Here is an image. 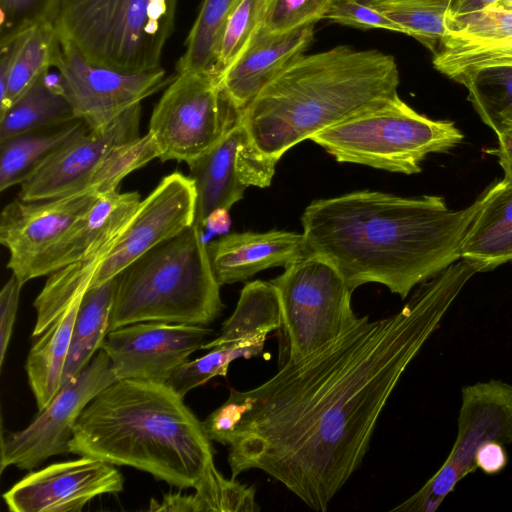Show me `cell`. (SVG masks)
<instances>
[{
    "mask_svg": "<svg viewBox=\"0 0 512 512\" xmlns=\"http://www.w3.org/2000/svg\"><path fill=\"white\" fill-rule=\"evenodd\" d=\"M474 274L459 260L423 282L396 313L361 317L339 339L284 362L259 386L231 389L202 421L210 440L230 447L231 478L260 469L325 512L362 463L408 365Z\"/></svg>",
    "mask_w": 512,
    "mask_h": 512,
    "instance_id": "1",
    "label": "cell"
},
{
    "mask_svg": "<svg viewBox=\"0 0 512 512\" xmlns=\"http://www.w3.org/2000/svg\"><path fill=\"white\" fill-rule=\"evenodd\" d=\"M480 195L460 210L441 196L362 190L311 202L301 216L312 253L328 259L352 291L379 283L405 299L418 284L461 259Z\"/></svg>",
    "mask_w": 512,
    "mask_h": 512,
    "instance_id": "2",
    "label": "cell"
},
{
    "mask_svg": "<svg viewBox=\"0 0 512 512\" xmlns=\"http://www.w3.org/2000/svg\"><path fill=\"white\" fill-rule=\"evenodd\" d=\"M69 453L130 466L180 489L214 463L202 422L167 384L117 380L80 413Z\"/></svg>",
    "mask_w": 512,
    "mask_h": 512,
    "instance_id": "3",
    "label": "cell"
},
{
    "mask_svg": "<svg viewBox=\"0 0 512 512\" xmlns=\"http://www.w3.org/2000/svg\"><path fill=\"white\" fill-rule=\"evenodd\" d=\"M395 58L340 45L303 55L241 114L256 147L279 160L296 144L398 97Z\"/></svg>",
    "mask_w": 512,
    "mask_h": 512,
    "instance_id": "4",
    "label": "cell"
},
{
    "mask_svg": "<svg viewBox=\"0 0 512 512\" xmlns=\"http://www.w3.org/2000/svg\"><path fill=\"white\" fill-rule=\"evenodd\" d=\"M109 332L139 322L207 326L223 309L202 229L195 223L117 276Z\"/></svg>",
    "mask_w": 512,
    "mask_h": 512,
    "instance_id": "5",
    "label": "cell"
},
{
    "mask_svg": "<svg viewBox=\"0 0 512 512\" xmlns=\"http://www.w3.org/2000/svg\"><path fill=\"white\" fill-rule=\"evenodd\" d=\"M178 0H59V38L88 61L139 73L161 68Z\"/></svg>",
    "mask_w": 512,
    "mask_h": 512,
    "instance_id": "6",
    "label": "cell"
},
{
    "mask_svg": "<svg viewBox=\"0 0 512 512\" xmlns=\"http://www.w3.org/2000/svg\"><path fill=\"white\" fill-rule=\"evenodd\" d=\"M464 135L448 120L416 112L399 96L354 115L310 137L338 162L356 163L390 172L415 174L431 153H444Z\"/></svg>",
    "mask_w": 512,
    "mask_h": 512,
    "instance_id": "7",
    "label": "cell"
},
{
    "mask_svg": "<svg viewBox=\"0 0 512 512\" xmlns=\"http://www.w3.org/2000/svg\"><path fill=\"white\" fill-rule=\"evenodd\" d=\"M271 283L281 304V328L288 342L286 361L323 349L361 320L352 309L353 291L338 269L319 254L288 265Z\"/></svg>",
    "mask_w": 512,
    "mask_h": 512,
    "instance_id": "8",
    "label": "cell"
},
{
    "mask_svg": "<svg viewBox=\"0 0 512 512\" xmlns=\"http://www.w3.org/2000/svg\"><path fill=\"white\" fill-rule=\"evenodd\" d=\"M241 114L212 72L177 73L155 105L150 132L162 162L187 165L217 144Z\"/></svg>",
    "mask_w": 512,
    "mask_h": 512,
    "instance_id": "9",
    "label": "cell"
},
{
    "mask_svg": "<svg viewBox=\"0 0 512 512\" xmlns=\"http://www.w3.org/2000/svg\"><path fill=\"white\" fill-rule=\"evenodd\" d=\"M457 423L455 443L440 469L392 511H436L458 482L477 470L474 457L484 442L512 443V386L500 380L464 386Z\"/></svg>",
    "mask_w": 512,
    "mask_h": 512,
    "instance_id": "10",
    "label": "cell"
},
{
    "mask_svg": "<svg viewBox=\"0 0 512 512\" xmlns=\"http://www.w3.org/2000/svg\"><path fill=\"white\" fill-rule=\"evenodd\" d=\"M115 381L111 360L100 349L88 366L61 387L25 429L2 435L1 472L9 466L31 470L54 455L69 453V441L80 413Z\"/></svg>",
    "mask_w": 512,
    "mask_h": 512,
    "instance_id": "11",
    "label": "cell"
},
{
    "mask_svg": "<svg viewBox=\"0 0 512 512\" xmlns=\"http://www.w3.org/2000/svg\"><path fill=\"white\" fill-rule=\"evenodd\" d=\"M60 39V38H59ZM54 67L76 116L90 130L100 129L172 81L159 69L128 73L88 61L71 43L60 39Z\"/></svg>",
    "mask_w": 512,
    "mask_h": 512,
    "instance_id": "12",
    "label": "cell"
},
{
    "mask_svg": "<svg viewBox=\"0 0 512 512\" xmlns=\"http://www.w3.org/2000/svg\"><path fill=\"white\" fill-rule=\"evenodd\" d=\"M278 161L256 147L239 119L217 144L188 164L197 194L194 223L203 229L213 210H229L249 186H270Z\"/></svg>",
    "mask_w": 512,
    "mask_h": 512,
    "instance_id": "13",
    "label": "cell"
},
{
    "mask_svg": "<svg viewBox=\"0 0 512 512\" xmlns=\"http://www.w3.org/2000/svg\"><path fill=\"white\" fill-rule=\"evenodd\" d=\"M197 194L193 180L173 172L141 201L132 220L98 267L89 288L116 277L145 252L194 224Z\"/></svg>",
    "mask_w": 512,
    "mask_h": 512,
    "instance_id": "14",
    "label": "cell"
},
{
    "mask_svg": "<svg viewBox=\"0 0 512 512\" xmlns=\"http://www.w3.org/2000/svg\"><path fill=\"white\" fill-rule=\"evenodd\" d=\"M213 334L201 325L139 322L108 332L101 349L108 354L117 380L166 384Z\"/></svg>",
    "mask_w": 512,
    "mask_h": 512,
    "instance_id": "15",
    "label": "cell"
},
{
    "mask_svg": "<svg viewBox=\"0 0 512 512\" xmlns=\"http://www.w3.org/2000/svg\"><path fill=\"white\" fill-rule=\"evenodd\" d=\"M93 188L43 200L8 203L0 217V243L9 251L7 268L24 285L37 261L97 201Z\"/></svg>",
    "mask_w": 512,
    "mask_h": 512,
    "instance_id": "16",
    "label": "cell"
},
{
    "mask_svg": "<svg viewBox=\"0 0 512 512\" xmlns=\"http://www.w3.org/2000/svg\"><path fill=\"white\" fill-rule=\"evenodd\" d=\"M123 486L113 464L81 456L29 473L3 499L12 512H74L99 495L121 492Z\"/></svg>",
    "mask_w": 512,
    "mask_h": 512,
    "instance_id": "17",
    "label": "cell"
},
{
    "mask_svg": "<svg viewBox=\"0 0 512 512\" xmlns=\"http://www.w3.org/2000/svg\"><path fill=\"white\" fill-rule=\"evenodd\" d=\"M141 104L107 126L89 130L56 152L20 184L19 198L35 201L67 196L89 188L91 177L115 147L139 135Z\"/></svg>",
    "mask_w": 512,
    "mask_h": 512,
    "instance_id": "18",
    "label": "cell"
},
{
    "mask_svg": "<svg viewBox=\"0 0 512 512\" xmlns=\"http://www.w3.org/2000/svg\"><path fill=\"white\" fill-rule=\"evenodd\" d=\"M432 64L462 85L482 69L512 66V10L490 6L456 21Z\"/></svg>",
    "mask_w": 512,
    "mask_h": 512,
    "instance_id": "19",
    "label": "cell"
},
{
    "mask_svg": "<svg viewBox=\"0 0 512 512\" xmlns=\"http://www.w3.org/2000/svg\"><path fill=\"white\" fill-rule=\"evenodd\" d=\"M316 23L270 31L262 25L233 64L221 75V85L242 114L274 79L305 55Z\"/></svg>",
    "mask_w": 512,
    "mask_h": 512,
    "instance_id": "20",
    "label": "cell"
},
{
    "mask_svg": "<svg viewBox=\"0 0 512 512\" xmlns=\"http://www.w3.org/2000/svg\"><path fill=\"white\" fill-rule=\"evenodd\" d=\"M207 251L220 286L247 280L272 267L285 268L311 254L303 233L284 230L225 234L210 242Z\"/></svg>",
    "mask_w": 512,
    "mask_h": 512,
    "instance_id": "21",
    "label": "cell"
},
{
    "mask_svg": "<svg viewBox=\"0 0 512 512\" xmlns=\"http://www.w3.org/2000/svg\"><path fill=\"white\" fill-rule=\"evenodd\" d=\"M141 203L138 192L114 190L101 194L93 206L82 214L67 232L37 261L30 280L50 275L77 262L134 217Z\"/></svg>",
    "mask_w": 512,
    "mask_h": 512,
    "instance_id": "22",
    "label": "cell"
},
{
    "mask_svg": "<svg viewBox=\"0 0 512 512\" xmlns=\"http://www.w3.org/2000/svg\"><path fill=\"white\" fill-rule=\"evenodd\" d=\"M481 196L460 252L483 272L512 262V184L495 182Z\"/></svg>",
    "mask_w": 512,
    "mask_h": 512,
    "instance_id": "23",
    "label": "cell"
},
{
    "mask_svg": "<svg viewBox=\"0 0 512 512\" xmlns=\"http://www.w3.org/2000/svg\"><path fill=\"white\" fill-rule=\"evenodd\" d=\"M90 129L77 118L0 142V191L21 184L65 145Z\"/></svg>",
    "mask_w": 512,
    "mask_h": 512,
    "instance_id": "24",
    "label": "cell"
},
{
    "mask_svg": "<svg viewBox=\"0 0 512 512\" xmlns=\"http://www.w3.org/2000/svg\"><path fill=\"white\" fill-rule=\"evenodd\" d=\"M83 295L75 298L38 336L28 354L25 369L39 410L44 409L61 389L73 326Z\"/></svg>",
    "mask_w": 512,
    "mask_h": 512,
    "instance_id": "25",
    "label": "cell"
},
{
    "mask_svg": "<svg viewBox=\"0 0 512 512\" xmlns=\"http://www.w3.org/2000/svg\"><path fill=\"white\" fill-rule=\"evenodd\" d=\"M49 69L0 114V142L26 132L60 125L77 119L74 107L58 79Z\"/></svg>",
    "mask_w": 512,
    "mask_h": 512,
    "instance_id": "26",
    "label": "cell"
},
{
    "mask_svg": "<svg viewBox=\"0 0 512 512\" xmlns=\"http://www.w3.org/2000/svg\"><path fill=\"white\" fill-rule=\"evenodd\" d=\"M116 284L114 277L84 293L73 326L61 387L74 380L101 349L109 332Z\"/></svg>",
    "mask_w": 512,
    "mask_h": 512,
    "instance_id": "27",
    "label": "cell"
},
{
    "mask_svg": "<svg viewBox=\"0 0 512 512\" xmlns=\"http://www.w3.org/2000/svg\"><path fill=\"white\" fill-rule=\"evenodd\" d=\"M127 225L109 236L83 259L50 274L33 303L36 323L32 336L38 337L42 334L75 298L85 293L98 267Z\"/></svg>",
    "mask_w": 512,
    "mask_h": 512,
    "instance_id": "28",
    "label": "cell"
},
{
    "mask_svg": "<svg viewBox=\"0 0 512 512\" xmlns=\"http://www.w3.org/2000/svg\"><path fill=\"white\" fill-rule=\"evenodd\" d=\"M282 327V310L278 291L271 281L255 280L241 290L233 314L224 322L217 338L205 342L201 349L267 337Z\"/></svg>",
    "mask_w": 512,
    "mask_h": 512,
    "instance_id": "29",
    "label": "cell"
},
{
    "mask_svg": "<svg viewBox=\"0 0 512 512\" xmlns=\"http://www.w3.org/2000/svg\"><path fill=\"white\" fill-rule=\"evenodd\" d=\"M195 493L183 495L169 493L161 503L151 499L150 511L173 512H255L260 507L255 499V489L226 479L212 463L194 487Z\"/></svg>",
    "mask_w": 512,
    "mask_h": 512,
    "instance_id": "30",
    "label": "cell"
},
{
    "mask_svg": "<svg viewBox=\"0 0 512 512\" xmlns=\"http://www.w3.org/2000/svg\"><path fill=\"white\" fill-rule=\"evenodd\" d=\"M454 0H380L377 10L396 32L415 38L432 54L451 29Z\"/></svg>",
    "mask_w": 512,
    "mask_h": 512,
    "instance_id": "31",
    "label": "cell"
},
{
    "mask_svg": "<svg viewBox=\"0 0 512 512\" xmlns=\"http://www.w3.org/2000/svg\"><path fill=\"white\" fill-rule=\"evenodd\" d=\"M239 0H203L187 36L177 73L212 72L227 21ZM213 73V72H212Z\"/></svg>",
    "mask_w": 512,
    "mask_h": 512,
    "instance_id": "32",
    "label": "cell"
},
{
    "mask_svg": "<svg viewBox=\"0 0 512 512\" xmlns=\"http://www.w3.org/2000/svg\"><path fill=\"white\" fill-rule=\"evenodd\" d=\"M60 39L53 22L31 28L12 67L5 97L0 101V114L15 102L38 78L54 66Z\"/></svg>",
    "mask_w": 512,
    "mask_h": 512,
    "instance_id": "33",
    "label": "cell"
},
{
    "mask_svg": "<svg viewBox=\"0 0 512 512\" xmlns=\"http://www.w3.org/2000/svg\"><path fill=\"white\" fill-rule=\"evenodd\" d=\"M265 340L266 337H258L213 347L211 352L202 357L187 360L179 365L166 384L184 398L189 391L205 384L213 377H225L230 363L234 360L259 355Z\"/></svg>",
    "mask_w": 512,
    "mask_h": 512,
    "instance_id": "34",
    "label": "cell"
},
{
    "mask_svg": "<svg viewBox=\"0 0 512 512\" xmlns=\"http://www.w3.org/2000/svg\"><path fill=\"white\" fill-rule=\"evenodd\" d=\"M464 86L482 122L497 133L503 115L512 109V66L477 71Z\"/></svg>",
    "mask_w": 512,
    "mask_h": 512,
    "instance_id": "35",
    "label": "cell"
},
{
    "mask_svg": "<svg viewBox=\"0 0 512 512\" xmlns=\"http://www.w3.org/2000/svg\"><path fill=\"white\" fill-rule=\"evenodd\" d=\"M159 158L154 136L148 132L112 149L94 171L89 188L100 194L118 190L121 180L128 174Z\"/></svg>",
    "mask_w": 512,
    "mask_h": 512,
    "instance_id": "36",
    "label": "cell"
},
{
    "mask_svg": "<svg viewBox=\"0 0 512 512\" xmlns=\"http://www.w3.org/2000/svg\"><path fill=\"white\" fill-rule=\"evenodd\" d=\"M269 0H239L225 26L213 73L221 77L263 24Z\"/></svg>",
    "mask_w": 512,
    "mask_h": 512,
    "instance_id": "37",
    "label": "cell"
},
{
    "mask_svg": "<svg viewBox=\"0 0 512 512\" xmlns=\"http://www.w3.org/2000/svg\"><path fill=\"white\" fill-rule=\"evenodd\" d=\"M59 0H0V44L44 23L53 22Z\"/></svg>",
    "mask_w": 512,
    "mask_h": 512,
    "instance_id": "38",
    "label": "cell"
},
{
    "mask_svg": "<svg viewBox=\"0 0 512 512\" xmlns=\"http://www.w3.org/2000/svg\"><path fill=\"white\" fill-rule=\"evenodd\" d=\"M337 0H273L262 24L270 31H283L317 23Z\"/></svg>",
    "mask_w": 512,
    "mask_h": 512,
    "instance_id": "39",
    "label": "cell"
},
{
    "mask_svg": "<svg viewBox=\"0 0 512 512\" xmlns=\"http://www.w3.org/2000/svg\"><path fill=\"white\" fill-rule=\"evenodd\" d=\"M380 0H337L324 19L359 29L380 28L396 32L395 26L377 10Z\"/></svg>",
    "mask_w": 512,
    "mask_h": 512,
    "instance_id": "40",
    "label": "cell"
},
{
    "mask_svg": "<svg viewBox=\"0 0 512 512\" xmlns=\"http://www.w3.org/2000/svg\"><path fill=\"white\" fill-rule=\"evenodd\" d=\"M23 284L12 274L0 292V364L3 365L11 339Z\"/></svg>",
    "mask_w": 512,
    "mask_h": 512,
    "instance_id": "41",
    "label": "cell"
},
{
    "mask_svg": "<svg viewBox=\"0 0 512 512\" xmlns=\"http://www.w3.org/2000/svg\"><path fill=\"white\" fill-rule=\"evenodd\" d=\"M474 463L477 469L487 475L502 472L508 464L504 444L494 440L484 442L475 453Z\"/></svg>",
    "mask_w": 512,
    "mask_h": 512,
    "instance_id": "42",
    "label": "cell"
},
{
    "mask_svg": "<svg viewBox=\"0 0 512 512\" xmlns=\"http://www.w3.org/2000/svg\"><path fill=\"white\" fill-rule=\"evenodd\" d=\"M498 137V147L486 150L498 158L504 177L503 181L512 184V126L502 128L496 133Z\"/></svg>",
    "mask_w": 512,
    "mask_h": 512,
    "instance_id": "43",
    "label": "cell"
},
{
    "mask_svg": "<svg viewBox=\"0 0 512 512\" xmlns=\"http://www.w3.org/2000/svg\"><path fill=\"white\" fill-rule=\"evenodd\" d=\"M498 1L500 0H454L450 9L452 26L456 21L486 9L496 4Z\"/></svg>",
    "mask_w": 512,
    "mask_h": 512,
    "instance_id": "44",
    "label": "cell"
},
{
    "mask_svg": "<svg viewBox=\"0 0 512 512\" xmlns=\"http://www.w3.org/2000/svg\"><path fill=\"white\" fill-rule=\"evenodd\" d=\"M231 226L229 210L226 208H217L207 217L205 228H208L215 234H225Z\"/></svg>",
    "mask_w": 512,
    "mask_h": 512,
    "instance_id": "45",
    "label": "cell"
},
{
    "mask_svg": "<svg viewBox=\"0 0 512 512\" xmlns=\"http://www.w3.org/2000/svg\"><path fill=\"white\" fill-rule=\"evenodd\" d=\"M510 126H512V109L509 110L506 114L503 115V117L501 119L500 129L498 130V132L502 128L510 127Z\"/></svg>",
    "mask_w": 512,
    "mask_h": 512,
    "instance_id": "46",
    "label": "cell"
},
{
    "mask_svg": "<svg viewBox=\"0 0 512 512\" xmlns=\"http://www.w3.org/2000/svg\"><path fill=\"white\" fill-rule=\"evenodd\" d=\"M492 6L512 10V0H500Z\"/></svg>",
    "mask_w": 512,
    "mask_h": 512,
    "instance_id": "47",
    "label": "cell"
},
{
    "mask_svg": "<svg viewBox=\"0 0 512 512\" xmlns=\"http://www.w3.org/2000/svg\"><path fill=\"white\" fill-rule=\"evenodd\" d=\"M273 0H269V2L271 3Z\"/></svg>",
    "mask_w": 512,
    "mask_h": 512,
    "instance_id": "48",
    "label": "cell"
}]
</instances>
